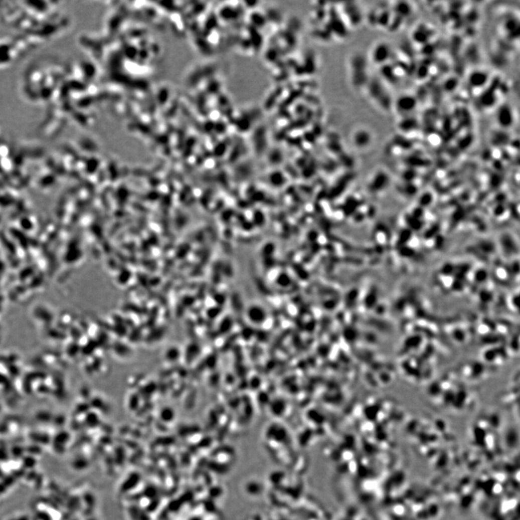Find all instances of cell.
Masks as SVG:
<instances>
[{"label":"cell","instance_id":"cell-1","mask_svg":"<svg viewBox=\"0 0 520 520\" xmlns=\"http://www.w3.org/2000/svg\"><path fill=\"white\" fill-rule=\"evenodd\" d=\"M351 79L353 84L357 88L367 86L370 78L368 73L367 58L362 54L353 56L350 61Z\"/></svg>","mask_w":520,"mask_h":520},{"label":"cell","instance_id":"cell-2","mask_svg":"<svg viewBox=\"0 0 520 520\" xmlns=\"http://www.w3.org/2000/svg\"><path fill=\"white\" fill-rule=\"evenodd\" d=\"M367 86L369 96L381 109L390 111L393 107L394 101L392 100L391 95L382 80L379 79L369 80Z\"/></svg>","mask_w":520,"mask_h":520},{"label":"cell","instance_id":"cell-3","mask_svg":"<svg viewBox=\"0 0 520 520\" xmlns=\"http://www.w3.org/2000/svg\"><path fill=\"white\" fill-rule=\"evenodd\" d=\"M392 55V49L387 42L377 43L370 52L369 60L377 65H387Z\"/></svg>","mask_w":520,"mask_h":520},{"label":"cell","instance_id":"cell-4","mask_svg":"<svg viewBox=\"0 0 520 520\" xmlns=\"http://www.w3.org/2000/svg\"><path fill=\"white\" fill-rule=\"evenodd\" d=\"M417 105L416 97L409 94L400 96L393 102V107L396 109L397 112L404 116H411L410 114L416 109Z\"/></svg>","mask_w":520,"mask_h":520},{"label":"cell","instance_id":"cell-5","mask_svg":"<svg viewBox=\"0 0 520 520\" xmlns=\"http://www.w3.org/2000/svg\"><path fill=\"white\" fill-rule=\"evenodd\" d=\"M351 140L356 147L364 148L370 145L372 141V134L369 129L366 127H359L354 129L352 132Z\"/></svg>","mask_w":520,"mask_h":520},{"label":"cell","instance_id":"cell-6","mask_svg":"<svg viewBox=\"0 0 520 520\" xmlns=\"http://www.w3.org/2000/svg\"><path fill=\"white\" fill-rule=\"evenodd\" d=\"M514 120V113L508 105H503L497 111L496 121L502 128H509Z\"/></svg>","mask_w":520,"mask_h":520},{"label":"cell","instance_id":"cell-7","mask_svg":"<svg viewBox=\"0 0 520 520\" xmlns=\"http://www.w3.org/2000/svg\"><path fill=\"white\" fill-rule=\"evenodd\" d=\"M488 80V73L480 70L472 72L468 78L469 84L474 88H484L486 86Z\"/></svg>","mask_w":520,"mask_h":520},{"label":"cell","instance_id":"cell-8","mask_svg":"<svg viewBox=\"0 0 520 520\" xmlns=\"http://www.w3.org/2000/svg\"><path fill=\"white\" fill-rule=\"evenodd\" d=\"M395 13L398 15V19H404L411 14V8L408 3H400L395 6Z\"/></svg>","mask_w":520,"mask_h":520},{"label":"cell","instance_id":"cell-9","mask_svg":"<svg viewBox=\"0 0 520 520\" xmlns=\"http://www.w3.org/2000/svg\"><path fill=\"white\" fill-rule=\"evenodd\" d=\"M416 121H417L415 120L411 116H404V120L402 121L400 127H401L402 130L405 131V132L413 130L417 127Z\"/></svg>","mask_w":520,"mask_h":520}]
</instances>
